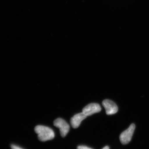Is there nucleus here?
<instances>
[{
	"mask_svg": "<svg viewBox=\"0 0 149 149\" xmlns=\"http://www.w3.org/2000/svg\"><path fill=\"white\" fill-rule=\"evenodd\" d=\"M35 130L38 134V139L41 141H49L54 138L55 134L53 130L47 126L37 125L35 127Z\"/></svg>",
	"mask_w": 149,
	"mask_h": 149,
	"instance_id": "f257e3e1",
	"label": "nucleus"
},
{
	"mask_svg": "<svg viewBox=\"0 0 149 149\" xmlns=\"http://www.w3.org/2000/svg\"><path fill=\"white\" fill-rule=\"evenodd\" d=\"M136 126L134 124H131L128 129L123 131L120 134V140L121 143L125 145L131 141L134 133Z\"/></svg>",
	"mask_w": 149,
	"mask_h": 149,
	"instance_id": "f03ea898",
	"label": "nucleus"
},
{
	"mask_svg": "<svg viewBox=\"0 0 149 149\" xmlns=\"http://www.w3.org/2000/svg\"><path fill=\"white\" fill-rule=\"evenodd\" d=\"M54 124L55 126L59 128L61 135L62 137H65L69 132V124L62 118H57L54 121Z\"/></svg>",
	"mask_w": 149,
	"mask_h": 149,
	"instance_id": "7ed1b4c3",
	"label": "nucleus"
},
{
	"mask_svg": "<svg viewBox=\"0 0 149 149\" xmlns=\"http://www.w3.org/2000/svg\"><path fill=\"white\" fill-rule=\"evenodd\" d=\"M102 105L105 109L107 114L109 115L115 114L118 111L117 106L111 100H104L102 102Z\"/></svg>",
	"mask_w": 149,
	"mask_h": 149,
	"instance_id": "20e7f679",
	"label": "nucleus"
},
{
	"mask_svg": "<svg viewBox=\"0 0 149 149\" xmlns=\"http://www.w3.org/2000/svg\"><path fill=\"white\" fill-rule=\"evenodd\" d=\"M101 111V108L98 104L91 103L85 106L82 110V112L87 116H90Z\"/></svg>",
	"mask_w": 149,
	"mask_h": 149,
	"instance_id": "39448f33",
	"label": "nucleus"
},
{
	"mask_svg": "<svg viewBox=\"0 0 149 149\" xmlns=\"http://www.w3.org/2000/svg\"><path fill=\"white\" fill-rule=\"evenodd\" d=\"M87 116L83 112L75 114L70 119V123L74 128H77L80 126V123Z\"/></svg>",
	"mask_w": 149,
	"mask_h": 149,
	"instance_id": "423d86ee",
	"label": "nucleus"
},
{
	"mask_svg": "<svg viewBox=\"0 0 149 149\" xmlns=\"http://www.w3.org/2000/svg\"><path fill=\"white\" fill-rule=\"evenodd\" d=\"M77 149H93L89 147L84 146H80L77 147Z\"/></svg>",
	"mask_w": 149,
	"mask_h": 149,
	"instance_id": "0eeeda50",
	"label": "nucleus"
},
{
	"mask_svg": "<svg viewBox=\"0 0 149 149\" xmlns=\"http://www.w3.org/2000/svg\"><path fill=\"white\" fill-rule=\"evenodd\" d=\"M11 147L12 149H23L20 148V147L14 145H11Z\"/></svg>",
	"mask_w": 149,
	"mask_h": 149,
	"instance_id": "6e6552de",
	"label": "nucleus"
},
{
	"mask_svg": "<svg viewBox=\"0 0 149 149\" xmlns=\"http://www.w3.org/2000/svg\"><path fill=\"white\" fill-rule=\"evenodd\" d=\"M102 149H109V148L107 146H106L104 147V148H103Z\"/></svg>",
	"mask_w": 149,
	"mask_h": 149,
	"instance_id": "1a4fd4ad",
	"label": "nucleus"
}]
</instances>
